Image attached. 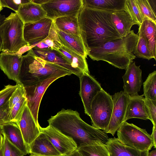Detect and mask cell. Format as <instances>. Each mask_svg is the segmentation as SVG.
I'll list each match as a JSON object with an SVG mask.
<instances>
[{
  "label": "cell",
  "mask_w": 156,
  "mask_h": 156,
  "mask_svg": "<svg viewBox=\"0 0 156 156\" xmlns=\"http://www.w3.org/2000/svg\"><path fill=\"white\" fill-rule=\"evenodd\" d=\"M114 12L82 7L78 20L81 38L87 54L90 50L106 42L123 38L112 23L111 15Z\"/></svg>",
  "instance_id": "6da1fadb"
},
{
  "label": "cell",
  "mask_w": 156,
  "mask_h": 156,
  "mask_svg": "<svg viewBox=\"0 0 156 156\" xmlns=\"http://www.w3.org/2000/svg\"><path fill=\"white\" fill-rule=\"evenodd\" d=\"M48 121L49 125L72 138L77 149L101 143L106 145L109 139L104 131L84 121L76 111L62 109Z\"/></svg>",
  "instance_id": "7a4b0ae2"
},
{
  "label": "cell",
  "mask_w": 156,
  "mask_h": 156,
  "mask_svg": "<svg viewBox=\"0 0 156 156\" xmlns=\"http://www.w3.org/2000/svg\"><path fill=\"white\" fill-rule=\"evenodd\" d=\"M138 39L133 30L127 36L113 40L90 50L87 55L93 60L105 61L115 67L126 70L136 58L133 52Z\"/></svg>",
  "instance_id": "3957f363"
},
{
  "label": "cell",
  "mask_w": 156,
  "mask_h": 156,
  "mask_svg": "<svg viewBox=\"0 0 156 156\" xmlns=\"http://www.w3.org/2000/svg\"><path fill=\"white\" fill-rule=\"evenodd\" d=\"M72 74L63 67L37 56L31 49L22 55L19 79L25 87L52 77L60 78Z\"/></svg>",
  "instance_id": "277c9868"
},
{
  "label": "cell",
  "mask_w": 156,
  "mask_h": 156,
  "mask_svg": "<svg viewBox=\"0 0 156 156\" xmlns=\"http://www.w3.org/2000/svg\"><path fill=\"white\" fill-rule=\"evenodd\" d=\"M24 25L16 12H11L5 18L0 28L2 41V51L22 55L32 48L24 39Z\"/></svg>",
  "instance_id": "5b68a950"
},
{
  "label": "cell",
  "mask_w": 156,
  "mask_h": 156,
  "mask_svg": "<svg viewBox=\"0 0 156 156\" xmlns=\"http://www.w3.org/2000/svg\"><path fill=\"white\" fill-rule=\"evenodd\" d=\"M118 139L123 144L141 151H149L153 147L151 135L145 129L126 121L117 131Z\"/></svg>",
  "instance_id": "8992f818"
},
{
  "label": "cell",
  "mask_w": 156,
  "mask_h": 156,
  "mask_svg": "<svg viewBox=\"0 0 156 156\" xmlns=\"http://www.w3.org/2000/svg\"><path fill=\"white\" fill-rule=\"evenodd\" d=\"M113 106L112 96L102 89L94 97L91 102L89 116L92 126L105 131L111 119Z\"/></svg>",
  "instance_id": "52a82bcc"
},
{
  "label": "cell",
  "mask_w": 156,
  "mask_h": 156,
  "mask_svg": "<svg viewBox=\"0 0 156 156\" xmlns=\"http://www.w3.org/2000/svg\"><path fill=\"white\" fill-rule=\"evenodd\" d=\"M46 17L53 20L68 16H78L83 6V0H46L41 5Z\"/></svg>",
  "instance_id": "ba28073f"
},
{
  "label": "cell",
  "mask_w": 156,
  "mask_h": 156,
  "mask_svg": "<svg viewBox=\"0 0 156 156\" xmlns=\"http://www.w3.org/2000/svg\"><path fill=\"white\" fill-rule=\"evenodd\" d=\"M113 109L111 119L106 133L113 136L117 131L126 122L125 116L130 96L124 91L115 93L112 96Z\"/></svg>",
  "instance_id": "9c48e42d"
},
{
  "label": "cell",
  "mask_w": 156,
  "mask_h": 156,
  "mask_svg": "<svg viewBox=\"0 0 156 156\" xmlns=\"http://www.w3.org/2000/svg\"><path fill=\"white\" fill-rule=\"evenodd\" d=\"M59 78L58 77H52L34 85L24 87L27 105L38 127L40 126L38 122V113L43 96L49 86Z\"/></svg>",
  "instance_id": "30bf717a"
},
{
  "label": "cell",
  "mask_w": 156,
  "mask_h": 156,
  "mask_svg": "<svg viewBox=\"0 0 156 156\" xmlns=\"http://www.w3.org/2000/svg\"><path fill=\"white\" fill-rule=\"evenodd\" d=\"M54 24L53 20L45 17L40 20L24 25V37L30 46H33L42 41L49 35Z\"/></svg>",
  "instance_id": "8fae6325"
},
{
  "label": "cell",
  "mask_w": 156,
  "mask_h": 156,
  "mask_svg": "<svg viewBox=\"0 0 156 156\" xmlns=\"http://www.w3.org/2000/svg\"><path fill=\"white\" fill-rule=\"evenodd\" d=\"M79 77L80 84L79 94L83 103L85 113L90 116L92 101L102 88L100 83L90 74L83 73Z\"/></svg>",
  "instance_id": "7c38bea8"
},
{
  "label": "cell",
  "mask_w": 156,
  "mask_h": 156,
  "mask_svg": "<svg viewBox=\"0 0 156 156\" xmlns=\"http://www.w3.org/2000/svg\"><path fill=\"white\" fill-rule=\"evenodd\" d=\"M40 132L43 133L58 152L65 156L77 149V146L71 138L52 126H39Z\"/></svg>",
  "instance_id": "4fadbf2b"
},
{
  "label": "cell",
  "mask_w": 156,
  "mask_h": 156,
  "mask_svg": "<svg viewBox=\"0 0 156 156\" xmlns=\"http://www.w3.org/2000/svg\"><path fill=\"white\" fill-rule=\"evenodd\" d=\"M140 66H136L135 62H131L122 77L124 91L130 96L138 94L142 85V70Z\"/></svg>",
  "instance_id": "5bb4252c"
},
{
  "label": "cell",
  "mask_w": 156,
  "mask_h": 156,
  "mask_svg": "<svg viewBox=\"0 0 156 156\" xmlns=\"http://www.w3.org/2000/svg\"><path fill=\"white\" fill-rule=\"evenodd\" d=\"M22 59L19 53L10 54L2 51L0 53V68L8 78L16 83H20L19 76Z\"/></svg>",
  "instance_id": "9a60e30c"
},
{
  "label": "cell",
  "mask_w": 156,
  "mask_h": 156,
  "mask_svg": "<svg viewBox=\"0 0 156 156\" xmlns=\"http://www.w3.org/2000/svg\"><path fill=\"white\" fill-rule=\"evenodd\" d=\"M16 124L19 127L24 141L28 148L39 135L40 131L39 127L36 125L27 105L24 108L20 120Z\"/></svg>",
  "instance_id": "2e32d148"
},
{
  "label": "cell",
  "mask_w": 156,
  "mask_h": 156,
  "mask_svg": "<svg viewBox=\"0 0 156 156\" xmlns=\"http://www.w3.org/2000/svg\"><path fill=\"white\" fill-rule=\"evenodd\" d=\"M31 49L37 56L48 62L63 67L78 77L83 73L80 70L73 67L64 56L58 50L52 49L42 50L33 48Z\"/></svg>",
  "instance_id": "e0dca14e"
},
{
  "label": "cell",
  "mask_w": 156,
  "mask_h": 156,
  "mask_svg": "<svg viewBox=\"0 0 156 156\" xmlns=\"http://www.w3.org/2000/svg\"><path fill=\"white\" fill-rule=\"evenodd\" d=\"M24 25L37 21L46 17V12L40 5L32 0L22 4L16 12Z\"/></svg>",
  "instance_id": "ac0fdd59"
},
{
  "label": "cell",
  "mask_w": 156,
  "mask_h": 156,
  "mask_svg": "<svg viewBox=\"0 0 156 156\" xmlns=\"http://www.w3.org/2000/svg\"><path fill=\"white\" fill-rule=\"evenodd\" d=\"M0 127L2 134L24 155L29 153L28 148L24 141L19 127L16 123L8 122L1 126Z\"/></svg>",
  "instance_id": "d6986e66"
},
{
  "label": "cell",
  "mask_w": 156,
  "mask_h": 156,
  "mask_svg": "<svg viewBox=\"0 0 156 156\" xmlns=\"http://www.w3.org/2000/svg\"><path fill=\"white\" fill-rule=\"evenodd\" d=\"M29 153L46 156H62L45 135L40 132L38 136L29 145Z\"/></svg>",
  "instance_id": "ffe728a7"
},
{
  "label": "cell",
  "mask_w": 156,
  "mask_h": 156,
  "mask_svg": "<svg viewBox=\"0 0 156 156\" xmlns=\"http://www.w3.org/2000/svg\"><path fill=\"white\" fill-rule=\"evenodd\" d=\"M106 145L110 156H148L149 153L126 146L115 137L109 138Z\"/></svg>",
  "instance_id": "44dd1931"
},
{
  "label": "cell",
  "mask_w": 156,
  "mask_h": 156,
  "mask_svg": "<svg viewBox=\"0 0 156 156\" xmlns=\"http://www.w3.org/2000/svg\"><path fill=\"white\" fill-rule=\"evenodd\" d=\"M143 96V95H140L138 94L130 96L125 116L126 121L132 118L148 119Z\"/></svg>",
  "instance_id": "7402d4cb"
},
{
  "label": "cell",
  "mask_w": 156,
  "mask_h": 156,
  "mask_svg": "<svg viewBox=\"0 0 156 156\" xmlns=\"http://www.w3.org/2000/svg\"><path fill=\"white\" fill-rule=\"evenodd\" d=\"M112 23L117 31L122 37L130 33L131 29L134 25H137L124 10L113 12L111 15Z\"/></svg>",
  "instance_id": "603a6c76"
},
{
  "label": "cell",
  "mask_w": 156,
  "mask_h": 156,
  "mask_svg": "<svg viewBox=\"0 0 156 156\" xmlns=\"http://www.w3.org/2000/svg\"><path fill=\"white\" fill-rule=\"evenodd\" d=\"M56 29L62 45L83 57L87 58V54L81 38L64 32L56 28Z\"/></svg>",
  "instance_id": "cb8c5ba5"
},
{
  "label": "cell",
  "mask_w": 156,
  "mask_h": 156,
  "mask_svg": "<svg viewBox=\"0 0 156 156\" xmlns=\"http://www.w3.org/2000/svg\"><path fill=\"white\" fill-rule=\"evenodd\" d=\"M56 28L74 37L81 38L78 16H68L53 20Z\"/></svg>",
  "instance_id": "d4e9b609"
},
{
  "label": "cell",
  "mask_w": 156,
  "mask_h": 156,
  "mask_svg": "<svg viewBox=\"0 0 156 156\" xmlns=\"http://www.w3.org/2000/svg\"><path fill=\"white\" fill-rule=\"evenodd\" d=\"M125 0H83V6L114 12L124 10Z\"/></svg>",
  "instance_id": "484cf974"
},
{
  "label": "cell",
  "mask_w": 156,
  "mask_h": 156,
  "mask_svg": "<svg viewBox=\"0 0 156 156\" xmlns=\"http://www.w3.org/2000/svg\"><path fill=\"white\" fill-rule=\"evenodd\" d=\"M57 50L64 56L73 67L83 73L90 74L86 58L63 45Z\"/></svg>",
  "instance_id": "4316f807"
},
{
  "label": "cell",
  "mask_w": 156,
  "mask_h": 156,
  "mask_svg": "<svg viewBox=\"0 0 156 156\" xmlns=\"http://www.w3.org/2000/svg\"><path fill=\"white\" fill-rule=\"evenodd\" d=\"M139 26L145 37L147 47L152 58L156 60V24L150 21L145 20Z\"/></svg>",
  "instance_id": "83f0119b"
},
{
  "label": "cell",
  "mask_w": 156,
  "mask_h": 156,
  "mask_svg": "<svg viewBox=\"0 0 156 156\" xmlns=\"http://www.w3.org/2000/svg\"><path fill=\"white\" fill-rule=\"evenodd\" d=\"M62 45L54 24L48 36L43 41L32 47V48L39 50H57Z\"/></svg>",
  "instance_id": "f1b7e54d"
},
{
  "label": "cell",
  "mask_w": 156,
  "mask_h": 156,
  "mask_svg": "<svg viewBox=\"0 0 156 156\" xmlns=\"http://www.w3.org/2000/svg\"><path fill=\"white\" fill-rule=\"evenodd\" d=\"M137 34L138 39L133 53L138 58L150 60L152 58L148 48L145 37L139 26Z\"/></svg>",
  "instance_id": "f546056e"
},
{
  "label": "cell",
  "mask_w": 156,
  "mask_h": 156,
  "mask_svg": "<svg viewBox=\"0 0 156 156\" xmlns=\"http://www.w3.org/2000/svg\"><path fill=\"white\" fill-rule=\"evenodd\" d=\"M82 156H110L105 144L87 146L77 149Z\"/></svg>",
  "instance_id": "4dcf8cb0"
},
{
  "label": "cell",
  "mask_w": 156,
  "mask_h": 156,
  "mask_svg": "<svg viewBox=\"0 0 156 156\" xmlns=\"http://www.w3.org/2000/svg\"><path fill=\"white\" fill-rule=\"evenodd\" d=\"M143 96L145 98L156 100V71L150 73L143 83Z\"/></svg>",
  "instance_id": "1f68e13d"
},
{
  "label": "cell",
  "mask_w": 156,
  "mask_h": 156,
  "mask_svg": "<svg viewBox=\"0 0 156 156\" xmlns=\"http://www.w3.org/2000/svg\"><path fill=\"white\" fill-rule=\"evenodd\" d=\"M125 9L132 20L139 26L141 24L143 19L136 0H125Z\"/></svg>",
  "instance_id": "d6a6232c"
},
{
  "label": "cell",
  "mask_w": 156,
  "mask_h": 156,
  "mask_svg": "<svg viewBox=\"0 0 156 156\" xmlns=\"http://www.w3.org/2000/svg\"><path fill=\"white\" fill-rule=\"evenodd\" d=\"M143 21H150L156 24V14L150 5L148 0H136Z\"/></svg>",
  "instance_id": "836d02e7"
},
{
  "label": "cell",
  "mask_w": 156,
  "mask_h": 156,
  "mask_svg": "<svg viewBox=\"0 0 156 156\" xmlns=\"http://www.w3.org/2000/svg\"><path fill=\"white\" fill-rule=\"evenodd\" d=\"M27 104V99L26 97H24L12 107L11 109L9 115L10 122L16 124L20 121Z\"/></svg>",
  "instance_id": "e575fe53"
},
{
  "label": "cell",
  "mask_w": 156,
  "mask_h": 156,
  "mask_svg": "<svg viewBox=\"0 0 156 156\" xmlns=\"http://www.w3.org/2000/svg\"><path fill=\"white\" fill-rule=\"evenodd\" d=\"M3 143L4 156H24L23 154L11 143L4 136Z\"/></svg>",
  "instance_id": "d590c367"
},
{
  "label": "cell",
  "mask_w": 156,
  "mask_h": 156,
  "mask_svg": "<svg viewBox=\"0 0 156 156\" xmlns=\"http://www.w3.org/2000/svg\"><path fill=\"white\" fill-rule=\"evenodd\" d=\"M17 87L12 94L9 100V107L10 109L23 97H26L24 87L21 83H16Z\"/></svg>",
  "instance_id": "8d00e7d4"
},
{
  "label": "cell",
  "mask_w": 156,
  "mask_h": 156,
  "mask_svg": "<svg viewBox=\"0 0 156 156\" xmlns=\"http://www.w3.org/2000/svg\"><path fill=\"white\" fill-rule=\"evenodd\" d=\"M148 119L152 122L153 125H156V100L144 99Z\"/></svg>",
  "instance_id": "74e56055"
},
{
  "label": "cell",
  "mask_w": 156,
  "mask_h": 156,
  "mask_svg": "<svg viewBox=\"0 0 156 156\" xmlns=\"http://www.w3.org/2000/svg\"><path fill=\"white\" fill-rule=\"evenodd\" d=\"M17 87L15 85H8L0 91V107L8 102Z\"/></svg>",
  "instance_id": "f35d334b"
},
{
  "label": "cell",
  "mask_w": 156,
  "mask_h": 156,
  "mask_svg": "<svg viewBox=\"0 0 156 156\" xmlns=\"http://www.w3.org/2000/svg\"><path fill=\"white\" fill-rule=\"evenodd\" d=\"M29 0H1L3 7L10 9L16 12L20 6L23 4L29 2Z\"/></svg>",
  "instance_id": "ab89813d"
},
{
  "label": "cell",
  "mask_w": 156,
  "mask_h": 156,
  "mask_svg": "<svg viewBox=\"0 0 156 156\" xmlns=\"http://www.w3.org/2000/svg\"><path fill=\"white\" fill-rule=\"evenodd\" d=\"M10 110L9 107V101L0 107V126L10 122L9 119Z\"/></svg>",
  "instance_id": "60d3db41"
},
{
  "label": "cell",
  "mask_w": 156,
  "mask_h": 156,
  "mask_svg": "<svg viewBox=\"0 0 156 156\" xmlns=\"http://www.w3.org/2000/svg\"><path fill=\"white\" fill-rule=\"evenodd\" d=\"M151 136L153 141V147L156 148V125H153L152 132Z\"/></svg>",
  "instance_id": "b9f144b4"
},
{
  "label": "cell",
  "mask_w": 156,
  "mask_h": 156,
  "mask_svg": "<svg viewBox=\"0 0 156 156\" xmlns=\"http://www.w3.org/2000/svg\"><path fill=\"white\" fill-rule=\"evenodd\" d=\"M6 17L5 15H2L0 14V28L1 26L2 23L4 21ZM2 37L1 35L0 34V52L2 51Z\"/></svg>",
  "instance_id": "7bdbcfd3"
},
{
  "label": "cell",
  "mask_w": 156,
  "mask_h": 156,
  "mask_svg": "<svg viewBox=\"0 0 156 156\" xmlns=\"http://www.w3.org/2000/svg\"><path fill=\"white\" fill-rule=\"evenodd\" d=\"M148 1L151 6V8L156 12V0H148Z\"/></svg>",
  "instance_id": "ee69618b"
},
{
  "label": "cell",
  "mask_w": 156,
  "mask_h": 156,
  "mask_svg": "<svg viewBox=\"0 0 156 156\" xmlns=\"http://www.w3.org/2000/svg\"><path fill=\"white\" fill-rule=\"evenodd\" d=\"M65 156H82L77 149Z\"/></svg>",
  "instance_id": "f6af8a7d"
},
{
  "label": "cell",
  "mask_w": 156,
  "mask_h": 156,
  "mask_svg": "<svg viewBox=\"0 0 156 156\" xmlns=\"http://www.w3.org/2000/svg\"><path fill=\"white\" fill-rule=\"evenodd\" d=\"M148 156H156V149L149 152Z\"/></svg>",
  "instance_id": "bcb514c9"
},
{
  "label": "cell",
  "mask_w": 156,
  "mask_h": 156,
  "mask_svg": "<svg viewBox=\"0 0 156 156\" xmlns=\"http://www.w3.org/2000/svg\"><path fill=\"white\" fill-rule=\"evenodd\" d=\"M2 134L0 135V147L2 146L3 141V136Z\"/></svg>",
  "instance_id": "7dc6e473"
},
{
  "label": "cell",
  "mask_w": 156,
  "mask_h": 156,
  "mask_svg": "<svg viewBox=\"0 0 156 156\" xmlns=\"http://www.w3.org/2000/svg\"><path fill=\"white\" fill-rule=\"evenodd\" d=\"M0 156H4L3 144L0 147Z\"/></svg>",
  "instance_id": "c3c4849f"
},
{
  "label": "cell",
  "mask_w": 156,
  "mask_h": 156,
  "mask_svg": "<svg viewBox=\"0 0 156 156\" xmlns=\"http://www.w3.org/2000/svg\"><path fill=\"white\" fill-rule=\"evenodd\" d=\"M29 156H46L39 154H31Z\"/></svg>",
  "instance_id": "681fc988"
},
{
  "label": "cell",
  "mask_w": 156,
  "mask_h": 156,
  "mask_svg": "<svg viewBox=\"0 0 156 156\" xmlns=\"http://www.w3.org/2000/svg\"><path fill=\"white\" fill-rule=\"evenodd\" d=\"M3 8V7L1 3V0H0V12L2 10Z\"/></svg>",
  "instance_id": "f907efd6"
},
{
  "label": "cell",
  "mask_w": 156,
  "mask_h": 156,
  "mask_svg": "<svg viewBox=\"0 0 156 156\" xmlns=\"http://www.w3.org/2000/svg\"><path fill=\"white\" fill-rule=\"evenodd\" d=\"M2 134V132L1 129V128L0 127V135Z\"/></svg>",
  "instance_id": "816d5d0a"
},
{
  "label": "cell",
  "mask_w": 156,
  "mask_h": 156,
  "mask_svg": "<svg viewBox=\"0 0 156 156\" xmlns=\"http://www.w3.org/2000/svg\"></svg>",
  "instance_id": "f5cc1de1"
}]
</instances>
